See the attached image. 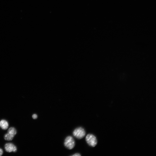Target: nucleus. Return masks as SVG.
Returning a JSON list of instances; mask_svg holds the SVG:
<instances>
[{"instance_id":"nucleus-4","label":"nucleus","mask_w":156,"mask_h":156,"mask_svg":"<svg viewBox=\"0 0 156 156\" xmlns=\"http://www.w3.org/2000/svg\"><path fill=\"white\" fill-rule=\"evenodd\" d=\"M4 148L5 151L9 153L16 152L17 151L16 146L12 143H8L5 144Z\"/></svg>"},{"instance_id":"nucleus-7","label":"nucleus","mask_w":156,"mask_h":156,"mask_svg":"<svg viewBox=\"0 0 156 156\" xmlns=\"http://www.w3.org/2000/svg\"><path fill=\"white\" fill-rule=\"evenodd\" d=\"M14 137V136L8 133L5 134L4 136V139L7 141L12 140H13Z\"/></svg>"},{"instance_id":"nucleus-8","label":"nucleus","mask_w":156,"mask_h":156,"mask_svg":"<svg viewBox=\"0 0 156 156\" xmlns=\"http://www.w3.org/2000/svg\"><path fill=\"white\" fill-rule=\"evenodd\" d=\"M32 118L34 119H36L38 118V116L36 114H34L32 116Z\"/></svg>"},{"instance_id":"nucleus-10","label":"nucleus","mask_w":156,"mask_h":156,"mask_svg":"<svg viewBox=\"0 0 156 156\" xmlns=\"http://www.w3.org/2000/svg\"><path fill=\"white\" fill-rule=\"evenodd\" d=\"M3 153V151L2 149L0 148V156H1Z\"/></svg>"},{"instance_id":"nucleus-2","label":"nucleus","mask_w":156,"mask_h":156,"mask_svg":"<svg viewBox=\"0 0 156 156\" xmlns=\"http://www.w3.org/2000/svg\"><path fill=\"white\" fill-rule=\"evenodd\" d=\"M73 136L78 139H81L85 136L86 132L85 129L82 127L76 128L73 133Z\"/></svg>"},{"instance_id":"nucleus-5","label":"nucleus","mask_w":156,"mask_h":156,"mask_svg":"<svg viewBox=\"0 0 156 156\" xmlns=\"http://www.w3.org/2000/svg\"><path fill=\"white\" fill-rule=\"evenodd\" d=\"M9 126L8 122L6 120L2 119L0 121V127L3 130H6Z\"/></svg>"},{"instance_id":"nucleus-1","label":"nucleus","mask_w":156,"mask_h":156,"mask_svg":"<svg viewBox=\"0 0 156 156\" xmlns=\"http://www.w3.org/2000/svg\"><path fill=\"white\" fill-rule=\"evenodd\" d=\"M64 144L67 149H72L75 146V142L72 137L68 136L65 139Z\"/></svg>"},{"instance_id":"nucleus-9","label":"nucleus","mask_w":156,"mask_h":156,"mask_svg":"<svg viewBox=\"0 0 156 156\" xmlns=\"http://www.w3.org/2000/svg\"><path fill=\"white\" fill-rule=\"evenodd\" d=\"M72 156H80L81 155L79 153H76L74 155H72Z\"/></svg>"},{"instance_id":"nucleus-3","label":"nucleus","mask_w":156,"mask_h":156,"mask_svg":"<svg viewBox=\"0 0 156 156\" xmlns=\"http://www.w3.org/2000/svg\"><path fill=\"white\" fill-rule=\"evenodd\" d=\"M86 140L88 145L92 147H95L97 143L96 137L91 134H88L86 135Z\"/></svg>"},{"instance_id":"nucleus-6","label":"nucleus","mask_w":156,"mask_h":156,"mask_svg":"<svg viewBox=\"0 0 156 156\" xmlns=\"http://www.w3.org/2000/svg\"><path fill=\"white\" fill-rule=\"evenodd\" d=\"M7 133L14 136L17 133V131L14 127H11L9 128Z\"/></svg>"}]
</instances>
